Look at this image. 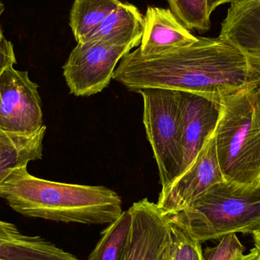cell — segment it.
Here are the masks:
<instances>
[{"instance_id": "obj_15", "label": "cell", "mask_w": 260, "mask_h": 260, "mask_svg": "<svg viewBox=\"0 0 260 260\" xmlns=\"http://www.w3.org/2000/svg\"><path fill=\"white\" fill-rule=\"evenodd\" d=\"M44 126L32 135H20L0 129V183L12 170L27 167L42 157Z\"/></svg>"}, {"instance_id": "obj_14", "label": "cell", "mask_w": 260, "mask_h": 260, "mask_svg": "<svg viewBox=\"0 0 260 260\" xmlns=\"http://www.w3.org/2000/svg\"><path fill=\"white\" fill-rule=\"evenodd\" d=\"M144 16L136 6L121 3L95 30L82 42H100L112 45L138 47L144 31Z\"/></svg>"}, {"instance_id": "obj_9", "label": "cell", "mask_w": 260, "mask_h": 260, "mask_svg": "<svg viewBox=\"0 0 260 260\" xmlns=\"http://www.w3.org/2000/svg\"><path fill=\"white\" fill-rule=\"evenodd\" d=\"M131 227L122 260H170L171 227L157 204L144 199L129 208Z\"/></svg>"}, {"instance_id": "obj_5", "label": "cell", "mask_w": 260, "mask_h": 260, "mask_svg": "<svg viewBox=\"0 0 260 260\" xmlns=\"http://www.w3.org/2000/svg\"><path fill=\"white\" fill-rule=\"evenodd\" d=\"M144 102L143 122L157 162L162 189L182 174L181 114L179 91L165 88L138 90Z\"/></svg>"}, {"instance_id": "obj_18", "label": "cell", "mask_w": 260, "mask_h": 260, "mask_svg": "<svg viewBox=\"0 0 260 260\" xmlns=\"http://www.w3.org/2000/svg\"><path fill=\"white\" fill-rule=\"evenodd\" d=\"M172 13L188 30L204 34L211 28L207 0H167Z\"/></svg>"}, {"instance_id": "obj_2", "label": "cell", "mask_w": 260, "mask_h": 260, "mask_svg": "<svg viewBox=\"0 0 260 260\" xmlns=\"http://www.w3.org/2000/svg\"><path fill=\"white\" fill-rule=\"evenodd\" d=\"M0 197L24 216L60 222L110 224L123 212L121 198L109 188L49 181L30 175L27 167L5 177Z\"/></svg>"}, {"instance_id": "obj_17", "label": "cell", "mask_w": 260, "mask_h": 260, "mask_svg": "<svg viewBox=\"0 0 260 260\" xmlns=\"http://www.w3.org/2000/svg\"><path fill=\"white\" fill-rule=\"evenodd\" d=\"M130 227L131 215L129 210L125 211L117 221L104 231L88 260H122Z\"/></svg>"}, {"instance_id": "obj_26", "label": "cell", "mask_w": 260, "mask_h": 260, "mask_svg": "<svg viewBox=\"0 0 260 260\" xmlns=\"http://www.w3.org/2000/svg\"><path fill=\"white\" fill-rule=\"evenodd\" d=\"M5 10V6L3 5V3L0 1V16H1L2 13L4 12ZM3 36V32H2L1 27H0V37Z\"/></svg>"}, {"instance_id": "obj_11", "label": "cell", "mask_w": 260, "mask_h": 260, "mask_svg": "<svg viewBox=\"0 0 260 260\" xmlns=\"http://www.w3.org/2000/svg\"><path fill=\"white\" fill-rule=\"evenodd\" d=\"M144 22L140 47L137 48L143 56L183 48L197 40V37L183 26L170 9L148 6L144 15Z\"/></svg>"}, {"instance_id": "obj_25", "label": "cell", "mask_w": 260, "mask_h": 260, "mask_svg": "<svg viewBox=\"0 0 260 260\" xmlns=\"http://www.w3.org/2000/svg\"><path fill=\"white\" fill-rule=\"evenodd\" d=\"M253 97H254V102L255 104H256V108H257L260 112V86L254 90Z\"/></svg>"}, {"instance_id": "obj_13", "label": "cell", "mask_w": 260, "mask_h": 260, "mask_svg": "<svg viewBox=\"0 0 260 260\" xmlns=\"http://www.w3.org/2000/svg\"><path fill=\"white\" fill-rule=\"evenodd\" d=\"M0 260H80L39 236L23 235L0 220Z\"/></svg>"}, {"instance_id": "obj_20", "label": "cell", "mask_w": 260, "mask_h": 260, "mask_svg": "<svg viewBox=\"0 0 260 260\" xmlns=\"http://www.w3.org/2000/svg\"><path fill=\"white\" fill-rule=\"evenodd\" d=\"M219 240L216 246L203 251V260H234L245 251L236 234H229Z\"/></svg>"}, {"instance_id": "obj_8", "label": "cell", "mask_w": 260, "mask_h": 260, "mask_svg": "<svg viewBox=\"0 0 260 260\" xmlns=\"http://www.w3.org/2000/svg\"><path fill=\"white\" fill-rule=\"evenodd\" d=\"M224 180L213 135L191 166L171 186L161 189L156 204L164 215H173L186 209L209 188Z\"/></svg>"}, {"instance_id": "obj_19", "label": "cell", "mask_w": 260, "mask_h": 260, "mask_svg": "<svg viewBox=\"0 0 260 260\" xmlns=\"http://www.w3.org/2000/svg\"><path fill=\"white\" fill-rule=\"evenodd\" d=\"M169 223L171 233L170 260H203L201 243L174 223L170 221Z\"/></svg>"}, {"instance_id": "obj_16", "label": "cell", "mask_w": 260, "mask_h": 260, "mask_svg": "<svg viewBox=\"0 0 260 260\" xmlns=\"http://www.w3.org/2000/svg\"><path fill=\"white\" fill-rule=\"evenodd\" d=\"M120 0H74L70 26L78 43L95 30L117 9Z\"/></svg>"}, {"instance_id": "obj_22", "label": "cell", "mask_w": 260, "mask_h": 260, "mask_svg": "<svg viewBox=\"0 0 260 260\" xmlns=\"http://www.w3.org/2000/svg\"><path fill=\"white\" fill-rule=\"evenodd\" d=\"M238 1L239 0H207L208 12L211 15L218 6L226 4V3H232Z\"/></svg>"}, {"instance_id": "obj_4", "label": "cell", "mask_w": 260, "mask_h": 260, "mask_svg": "<svg viewBox=\"0 0 260 260\" xmlns=\"http://www.w3.org/2000/svg\"><path fill=\"white\" fill-rule=\"evenodd\" d=\"M254 90L223 99L214 136L225 180L260 186V112Z\"/></svg>"}, {"instance_id": "obj_1", "label": "cell", "mask_w": 260, "mask_h": 260, "mask_svg": "<svg viewBox=\"0 0 260 260\" xmlns=\"http://www.w3.org/2000/svg\"><path fill=\"white\" fill-rule=\"evenodd\" d=\"M113 79L129 91L157 88L189 92L221 103L260 86V67L218 38L197 37L190 45L143 56L137 49L120 60Z\"/></svg>"}, {"instance_id": "obj_23", "label": "cell", "mask_w": 260, "mask_h": 260, "mask_svg": "<svg viewBox=\"0 0 260 260\" xmlns=\"http://www.w3.org/2000/svg\"><path fill=\"white\" fill-rule=\"evenodd\" d=\"M234 260H260V252L256 247L252 249L248 254L244 255V253L238 255Z\"/></svg>"}, {"instance_id": "obj_3", "label": "cell", "mask_w": 260, "mask_h": 260, "mask_svg": "<svg viewBox=\"0 0 260 260\" xmlns=\"http://www.w3.org/2000/svg\"><path fill=\"white\" fill-rule=\"evenodd\" d=\"M166 216L200 243L229 234L252 235L260 227V186L224 180L186 209Z\"/></svg>"}, {"instance_id": "obj_6", "label": "cell", "mask_w": 260, "mask_h": 260, "mask_svg": "<svg viewBox=\"0 0 260 260\" xmlns=\"http://www.w3.org/2000/svg\"><path fill=\"white\" fill-rule=\"evenodd\" d=\"M133 48L91 41L78 43L62 67L71 94L88 97L103 91L113 79L119 61Z\"/></svg>"}, {"instance_id": "obj_12", "label": "cell", "mask_w": 260, "mask_h": 260, "mask_svg": "<svg viewBox=\"0 0 260 260\" xmlns=\"http://www.w3.org/2000/svg\"><path fill=\"white\" fill-rule=\"evenodd\" d=\"M218 38L239 49L260 67V0L231 3Z\"/></svg>"}, {"instance_id": "obj_21", "label": "cell", "mask_w": 260, "mask_h": 260, "mask_svg": "<svg viewBox=\"0 0 260 260\" xmlns=\"http://www.w3.org/2000/svg\"><path fill=\"white\" fill-rule=\"evenodd\" d=\"M16 63L13 44L6 40L4 36L0 37V76L9 67Z\"/></svg>"}, {"instance_id": "obj_10", "label": "cell", "mask_w": 260, "mask_h": 260, "mask_svg": "<svg viewBox=\"0 0 260 260\" xmlns=\"http://www.w3.org/2000/svg\"><path fill=\"white\" fill-rule=\"evenodd\" d=\"M179 96L183 152V174L193 163L215 133L221 115V103L192 93L179 91Z\"/></svg>"}, {"instance_id": "obj_24", "label": "cell", "mask_w": 260, "mask_h": 260, "mask_svg": "<svg viewBox=\"0 0 260 260\" xmlns=\"http://www.w3.org/2000/svg\"><path fill=\"white\" fill-rule=\"evenodd\" d=\"M252 236L254 241L255 247H256L260 252V227L253 232Z\"/></svg>"}, {"instance_id": "obj_7", "label": "cell", "mask_w": 260, "mask_h": 260, "mask_svg": "<svg viewBox=\"0 0 260 260\" xmlns=\"http://www.w3.org/2000/svg\"><path fill=\"white\" fill-rule=\"evenodd\" d=\"M44 126L38 84L27 71L8 67L0 76V129L32 135Z\"/></svg>"}]
</instances>
